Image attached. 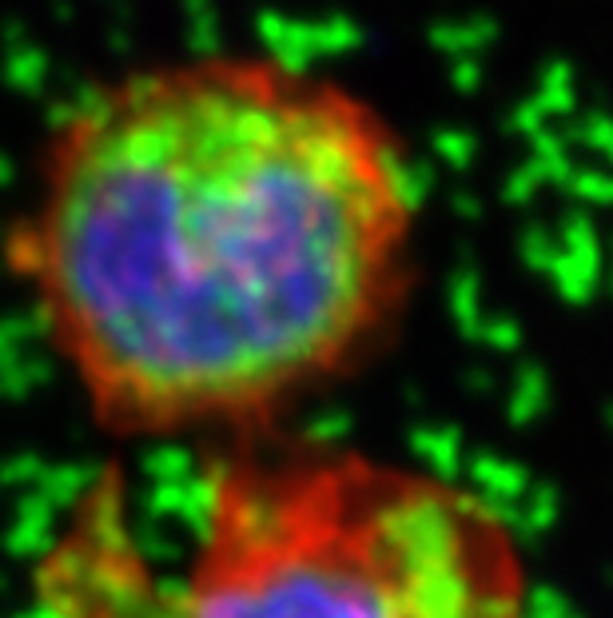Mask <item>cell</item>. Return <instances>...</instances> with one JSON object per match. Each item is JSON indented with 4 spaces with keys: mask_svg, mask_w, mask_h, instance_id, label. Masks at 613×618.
Here are the masks:
<instances>
[{
    "mask_svg": "<svg viewBox=\"0 0 613 618\" xmlns=\"http://www.w3.org/2000/svg\"><path fill=\"white\" fill-rule=\"evenodd\" d=\"M522 530L478 487L350 443H223L172 574L88 499L41 559L60 618H530Z\"/></svg>",
    "mask_w": 613,
    "mask_h": 618,
    "instance_id": "2",
    "label": "cell"
},
{
    "mask_svg": "<svg viewBox=\"0 0 613 618\" xmlns=\"http://www.w3.org/2000/svg\"><path fill=\"white\" fill-rule=\"evenodd\" d=\"M391 112L279 53L116 68L44 124L4 276L108 439H252L355 376L418 287Z\"/></svg>",
    "mask_w": 613,
    "mask_h": 618,
    "instance_id": "1",
    "label": "cell"
}]
</instances>
